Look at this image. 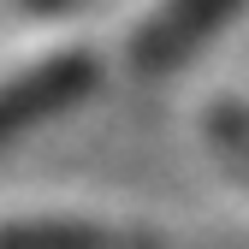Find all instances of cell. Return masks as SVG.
Here are the masks:
<instances>
[{"label": "cell", "mask_w": 249, "mask_h": 249, "mask_svg": "<svg viewBox=\"0 0 249 249\" xmlns=\"http://www.w3.org/2000/svg\"><path fill=\"white\" fill-rule=\"evenodd\" d=\"M243 0H131L119 18V59L142 77L184 66Z\"/></svg>", "instance_id": "cell-1"}, {"label": "cell", "mask_w": 249, "mask_h": 249, "mask_svg": "<svg viewBox=\"0 0 249 249\" xmlns=\"http://www.w3.org/2000/svg\"><path fill=\"white\" fill-rule=\"evenodd\" d=\"M95 83V53L83 42H48L0 66V142L24 124H36L59 107H71Z\"/></svg>", "instance_id": "cell-2"}, {"label": "cell", "mask_w": 249, "mask_h": 249, "mask_svg": "<svg viewBox=\"0 0 249 249\" xmlns=\"http://www.w3.org/2000/svg\"><path fill=\"white\" fill-rule=\"evenodd\" d=\"M0 249H166L154 231L89 220V213H18L0 220Z\"/></svg>", "instance_id": "cell-3"}, {"label": "cell", "mask_w": 249, "mask_h": 249, "mask_svg": "<svg viewBox=\"0 0 249 249\" xmlns=\"http://www.w3.org/2000/svg\"><path fill=\"white\" fill-rule=\"evenodd\" d=\"M196 131H202L208 154L220 160V172H226L231 184H243V196H249V101H237V95L202 101Z\"/></svg>", "instance_id": "cell-4"}, {"label": "cell", "mask_w": 249, "mask_h": 249, "mask_svg": "<svg viewBox=\"0 0 249 249\" xmlns=\"http://www.w3.org/2000/svg\"><path fill=\"white\" fill-rule=\"evenodd\" d=\"M12 6H24V12H48V18H53V12H66L71 0H12Z\"/></svg>", "instance_id": "cell-5"}]
</instances>
